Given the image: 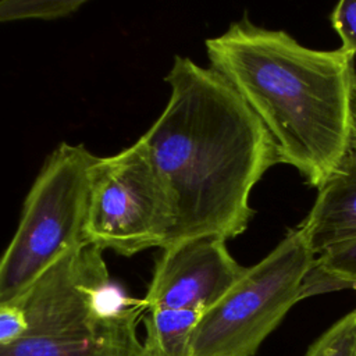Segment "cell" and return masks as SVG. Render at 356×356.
<instances>
[{
	"label": "cell",
	"mask_w": 356,
	"mask_h": 356,
	"mask_svg": "<svg viewBox=\"0 0 356 356\" xmlns=\"http://www.w3.org/2000/svg\"><path fill=\"white\" fill-rule=\"evenodd\" d=\"M313 260L302 229H289L202 314L193 334V356H254L292 306L302 300V284Z\"/></svg>",
	"instance_id": "cell-4"
},
{
	"label": "cell",
	"mask_w": 356,
	"mask_h": 356,
	"mask_svg": "<svg viewBox=\"0 0 356 356\" xmlns=\"http://www.w3.org/2000/svg\"><path fill=\"white\" fill-rule=\"evenodd\" d=\"M203 312L149 309L136 356H193V334Z\"/></svg>",
	"instance_id": "cell-9"
},
{
	"label": "cell",
	"mask_w": 356,
	"mask_h": 356,
	"mask_svg": "<svg viewBox=\"0 0 356 356\" xmlns=\"http://www.w3.org/2000/svg\"><path fill=\"white\" fill-rule=\"evenodd\" d=\"M97 159L83 145L65 142L47 157L0 256V303L22 293L68 253L89 245L86 220Z\"/></svg>",
	"instance_id": "cell-3"
},
{
	"label": "cell",
	"mask_w": 356,
	"mask_h": 356,
	"mask_svg": "<svg viewBox=\"0 0 356 356\" xmlns=\"http://www.w3.org/2000/svg\"><path fill=\"white\" fill-rule=\"evenodd\" d=\"M218 238H197L161 249L152 280L140 299L145 310L175 309L206 312L243 275Z\"/></svg>",
	"instance_id": "cell-6"
},
{
	"label": "cell",
	"mask_w": 356,
	"mask_h": 356,
	"mask_svg": "<svg viewBox=\"0 0 356 356\" xmlns=\"http://www.w3.org/2000/svg\"><path fill=\"white\" fill-rule=\"evenodd\" d=\"M312 252L356 238V142L318 189L314 204L299 225Z\"/></svg>",
	"instance_id": "cell-8"
},
{
	"label": "cell",
	"mask_w": 356,
	"mask_h": 356,
	"mask_svg": "<svg viewBox=\"0 0 356 356\" xmlns=\"http://www.w3.org/2000/svg\"><path fill=\"white\" fill-rule=\"evenodd\" d=\"M172 213L163 185L139 140L117 154L99 157L90 182L86 243L132 256L163 249Z\"/></svg>",
	"instance_id": "cell-5"
},
{
	"label": "cell",
	"mask_w": 356,
	"mask_h": 356,
	"mask_svg": "<svg viewBox=\"0 0 356 356\" xmlns=\"http://www.w3.org/2000/svg\"><path fill=\"white\" fill-rule=\"evenodd\" d=\"M204 44L210 67L270 134L278 163L320 189L352 140L355 58L342 49L306 47L248 15Z\"/></svg>",
	"instance_id": "cell-2"
},
{
	"label": "cell",
	"mask_w": 356,
	"mask_h": 356,
	"mask_svg": "<svg viewBox=\"0 0 356 356\" xmlns=\"http://www.w3.org/2000/svg\"><path fill=\"white\" fill-rule=\"evenodd\" d=\"M165 82L168 102L138 139L172 213L164 248L197 238H236L254 213L252 189L278 163L275 145L211 67L175 56Z\"/></svg>",
	"instance_id": "cell-1"
},
{
	"label": "cell",
	"mask_w": 356,
	"mask_h": 356,
	"mask_svg": "<svg viewBox=\"0 0 356 356\" xmlns=\"http://www.w3.org/2000/svg\"><path fill=\"white\" fill-rule=\"evenodd\" d=\"M140 299L108 313L96 327L58 335L26 337L0 345V356H136Z\"/></svg>",
	"instance_id": "cell-7"
},
{
	"label": "cell",
	"mask_w": 356,
	"mask_h": 356,
	"mask_svg": "<svg viewBox=\"0 0 356 356\" xmlns=\"http://www.w3.org/2000/svg\"><path fill=\"white\" fill-rule=\"evenodd\" d=\"M330 21L346 54L356 56V0H342L331 11Z\"/></svg>",
	"instance_id": "cell-13"
},
{
	"label": "cell",
	"mask_w": 356,
	"mask_h": 356,
	"mask_svg": "<svg viewBox=\"0 0 356 356\" xmlns=\"http://www.w3.org/2000/svg\"><path fill=\"white\" fill-rule=\"evenodd\" d=\"M306 356H356V309L325 330L309 346Z\"/></svg>",
	"instance_id": "cell-12"
},
{
	"label": "cell",
	"mask_w": 356,
	"mask_h": 356,
	"mask_svg": "<svg viewBox=\"0 0 356 356\" xmlns=\"http://www.w3.org/2000/svg\"><path fill=\"white\" fill-rule=\"evenodd\" d=\"M341 289L356 291V238L331 245L314 256L300 298Z\"/></svg>",
	"instance_id": "cell-10"
},
{
	"label": "cell",
	"mask_w": 356,
	"mask_h": 356,
	"mask_svg": "<svg viewBox=\"0 0 356 356\" xmlns=\"http://www.w3.org/2000/svg\"><path fill=\"white\" fill-rule=\"evenodd\" d=\"M356 142V88L353 95V106H352V140Z\"/></svg>",
	"instance_id": "cell-14"
},
{
	"label": "cell",
	"mask_w": 356,
	"mask_h": 356,
	"mask_svg": "<svg viewBox=\"0 0 356 356\" xmlns=\"http://www.w3.org/2000/svg\"><path fill=\"white\" fill-rule=\"evenodd\" d=\"M85 0H1L0 22L57 19L75 13Z\"/></svg>",
	"instance_id": "cell-11"
}]
</instances>
